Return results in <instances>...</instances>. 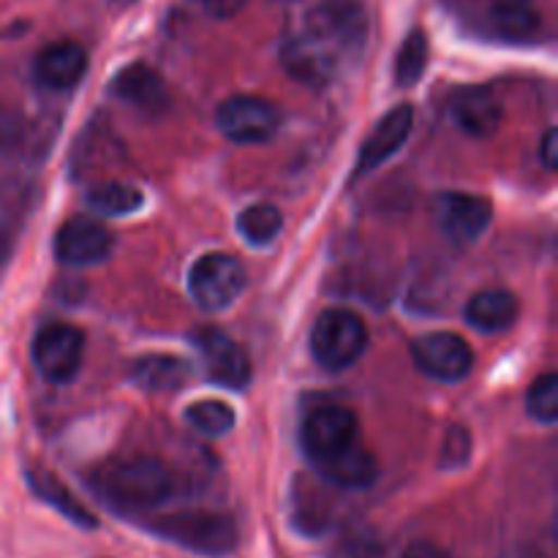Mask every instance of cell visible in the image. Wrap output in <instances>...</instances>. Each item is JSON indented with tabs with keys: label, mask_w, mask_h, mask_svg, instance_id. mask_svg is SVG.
<instances>
[{
	"label": "cell",
	"mask_w": 558,
	"mask_h": 558,
	"mask_svg": "<svg viewBox=\"0 0 558 558\" xmlns=\"http://www.w3.org/2000/svg\"><path fill=\"white\" fill-rule=\"evenodd\" d=\"M87 485L101 501L120 512L161 507L174 494V480L158 458H114L87 474Z\"/></svg>",
	"instance_id": "1"
},
{
	"label": "cell",
	"mask_w": 558,
	"mask_h": 558,
	"mask_svg": "<svg viewBox=\"0 0 558 558\" xmlns=\"http://www.w3.org/2000/svg\"><path fill=\"white\" fill-rule=\"evenodd\" d=\"M153 534L202 556H227L238 548V526L229 515L210 510H185L158 515L147 523Z\"/></svg>",
	"instance_id": "2"
},
{
	"label": "cell",
	"mask_w": 558,
	"mask_h": 558,
	"mask_svg": "<svg viewBox=\"0 0 558 558\" xmlns=\"http://www.w3.org/2000/svg\"><path fill=\"white\" fill-rule=\"evenodd\" d=\"M368 349V325L349 308H327L311 330V354L325 371H347Z\"/></svg>",
	"instance_id": "3"
},
{
	"label": "cell",
	"mask_w": 558,
	"mask_h": 558,
	"mask_svg": "<svg viewBox=\"0 0 558 558\" xmlns=\"http://www.w3.org/2000/svg\"><path fill=\"white\" fill-rule=\"evenodd\" d=\"M305 36L332 54H357L368 36V16L360 0H322L305 20Z\"/></svg>",
	"instance_id": "4"
},
{
	"label": "cell",
	"mask_w": 558,
	"mask_h": 558,
	"mask_svg": "<svg viewBox=\"0 0 558 558\" xmlns=\"http://www.w3.org/2000/svg\"><path fill=\"white\" fill-rule=\"evenodd\" d=\"M245 267L234 256L205 254L191 265L189 292L202 311H227L245 289Z\"/></svg>",
	"instance_id": "5"
},
{
	"label": "cell",
	"mask_w": 558,
	"mask_h": 558,
	"mask_svg": "<svg viewBox=\"0 0 558 558\" xmlns=\"http://www.w3.org/2000/svg\"><path fill=\"white\" fill-rule=\"evenodd\" d=\"M216 125L227 140L238 145H259L272 140L281 129V109L262 96H229L218 107Z\"/></svg>",
	"instance_id": "6"
},
{
	"label": "cell",
	"mask_w": 558,
	"mask_h": 558,
	"mask_svg": "<svg viewBox=\"0 0 558 558\" xmlns=\"http://www.w3.org/2000/svg\"><path fill=\"white\" fill-rule=\"evenodd\" d=\"M360 420L352 409L325 407L316 409L305 417L303 430H300V445L314 466L325 463L327 458L338 456L349 445L357 441Z\"/></svg>",
	"instance_id": "7"
},
{
	"label": "cell",
	"mask_w": 558,
	"mask_h": 558,
	"mask_svg": "<svg viewBox=\"0 0 558 558\" xmlns=\"http://www.w3.org/2000/svg\"><path fill=\"white\" fill-rule=\"evenodd\" d=\"M194 347L199 352L205 374L213 385L227 390H245L251 381V360L245 349L223 330L205 327L194 332Z\"/></svg>",
	"instance_id": "8"
},
{
	"label": "cell",
	"mask_w": 558,
	"mask_h": 558,
	"mask_svg": "<svg viewBox=\"0 0 558 558\" xmlns=\"http://www.w3.org/2000/svg\"><path fill=\"white\" fill-rule=\"evenodd\" d=\"M414 365L436 381H461L472 374L474 352L456 332H428L412 343Z\"/></svg>",
	"instance_id": "9"
},
{
	"label": "cell",
	"mask_w": 558,
	"mask_h": 558,
	"mask_svg": "<svg viewBox=\"0 0 558 558\" xmlns=\"http://www.w3.org/2000/svg\"><path fill=\"white\" fill-rule=\"evenodd\" d=\"M85 338L71 325H47L33 341L36 371L52 385H65L76 376L82 363Z\"/></svg>",
	"instance_id": "10"
},
{
	"label": "cell",
	"mask_w": 558,
	"mask_h": 558,
	"mask_svg": "<svg viewBox=\"0 0 558 558\" xmlns=\"http://www.w3.org/2000/svg\"><path fill=\"white\" fill-rule=\"evenodd\" d=\"M494 221V207L485 196L447 191L436 199V223L441 234L456 245H472Z\"/></svg>",
	"instance_id": "11"
},
{
	"label": "cell",
	"mask_w": 558,
	"mask_h": 558,
	"mask_svg": "<svg viewBox=\"0 0 558 558\" xmlns=\"http://www.w3.org/2000/svg\"><path fill=\"white\" fill-rule=\"evenodd\" d=\"M112 232L96 218H69L54 234V259L65 267H90L112 254Z\"/></svg>",
	"instance_id": "12"
},
{
	"label": "cell",
	"mask_w": 558,
	"mask_h": 558,
	"mask_svg": "<svg viewBox=\"0 0 558 558\" xmlns=\"http://www.w3.org/2000/svg\"><path fill=\"white\" fill-rule=\"evenodd\" d=\"M412 129H414L412 104H398L396 109H390V112L374 125V131L365 136L363 145H360L357 161H354V178H363V174L374 172L376 167L390 161V158L401 150L403 142L412 136Z\"/></svg>",
	"instance_id": "13"
},
{
	"label": "cell",
	"mask_w": 558,
	"mask_h": 558,
	"mask_svg": "<svg viewBox=\"0 0 558 558\" xmlns=\"http://www.w3.org/2000/svg\"><path fill=\"white\" fill-rule=\"evenodd\" d=\"M87 71V52L76 41H58L44 47L33 60V76L47 90H71Z\"/></svg>",
	"instance_id": "14"
},
{
	"label": "cell",
	"mask_w": 558,
	"mask_h": 558,
	"mask_svg": "<svg viewBox=\"0 0 558 558\" xmlns=\"http://www.w3.org/2000/svg\"><path fill=\"white\" fill-rule=\"evenodd\" d=\"M109 90H112L120 101L140 109L142 114H161L169 104V93L161 74L145 63H131L125 65L123 71H118L112 85H109Z\"/></svg>",
	"instance_id": "15"
},
{
	"label": "cell",
	"mask_w": 558,
	"mask_h": 558,
	"mask_svg": "<svg viewBox=\"0 0 558 558\" xmlns=\"http://www.w3.org/2000/svg\"><path fill=\"white\" fill-rule=\"evenodd\" d=\"M501 101L490 87H463L452 98V118H456L458 129L466 131L469 136H490L501 123Z\"/></svg>",
	"instance_id": "16"
},
{
	"label": "cell",
	"mask_w": 558,
	"mask_h": 558,
	"mask_svg": "<svg viewBox=\"0 0 558 558\" xmlns=\"http://www.w3.org/2000/svg\"><path fill=\"white\" fill-rule=\"evenodd\" d=\"M281 60L294 80L311 87L327 85V82L332 80V74H336V65H338L336 54L308 36L292 38V41L283 47Z\"/></svg>",
	"instance_id": "17"
},
{
	"label": "cell",
	"mask_w": 558,
	"mask_h": 558,
	"mask_svg": "<svg viewBox=\"0 0 558 558\" xmlns=\"http://www.w3.org/2000/svg\"><path fill=\"white\" fill-rule=\"evenodd\" d=\"M316 472L322 474V480L336 485V488L363 490L376 483V477H379V463H376L374 452H368L363 445L354 441V445H349L347 450H341L338 456L327 458L325 463H319Z\"/></svg>",
	"instance_id": "18"
},
{
	"label": "cell",
	"mask_w": 558,
	"mask_h": 558,
	"mask_svg": "<svg viewBox=\"0 0 558 558\" xmlns=\"http://www.w3.org/2000/svg\"><path fill=\"white\" fill-rule=\"evenodd\" d=\"M131 381L147 392H174L191 376L189 363L174 354H145L131 363Z\"/></svg>",
	"instance_id": "19"
},
{
	"label": "cell",
	"mask_w": 558,
	"mask_h": 558,
	"mask_svg": "<svg viewBox=\"0 0 558 558\" xmlns=\"http://www.w3.org/2000/svg\"><path fill=\"white\" fill-rule=\"evenodd\" d=\"M518 298L507 289H483L466 303V322L474 330L501 332L515 325L518 319Z\"/></svg>",
	"instance_id": "20"
},
{
	"label": "cell",
	"mask_w": 558,
	"mask_h": 558,
	"mask_svg": "<svg viewBox=\"0 0 558 558\" xmlns=\"http://www.w3.org/2000/svg\"><path fill=\"white\" fill-rule=\"evenodd\" d=\"M490 25L510 41H523L539 31V11L534 0H494Z\"/></svg>",
	"instance_id": "21"
},
{
	"label": "cell",
	"mask_w": 558,
	"mask_h": 558,
	"mask_svg": "<svg viewBox=\"0 0 558 558\" xmlns=\"http://www.w3.org/2000/svg\"><path fill=\"white\" fill-rule=\"evenodd\" d=\"M27 480H31L33 494H36L38 499L47 501L49 507H54V510H58L63 518H69L71 523H76V526H82V529L96 526V518H93L90 512H87L85 507H82L80 501L71 496V490L65 488L60 480H54L52 474L31 472V474H27Z\"/></svg>",
	"instance_id": "22"
},
{
	"label": "cell",
	"mask_w": 558,
	"mask_h": 558,
	"mask_svg": "<svg viewBox=\"0 0 558 558\" xmlns=\"http://www.w3.org/2000/svg\"><path fill=\"white\" fill-rule=\"evenodd\" d=\"M87 205L101 216H131L145 205V196L140 189L129 183H101L87 191Z\"/></svg>",
	"instance_id": "23"
},
{
	"label": "cell",
	"mask_w": 558,
	"mask_h": 558,
	"mask_svg": "<svg viewBox=\"0 0 558 558\" xmlns=\"http://www.w3.org/2000/svg\"><path fill=\"white\" fill-rule=\"evenodd\" d=\"M281 227H283L281 210L272 205H265V202H262V205L245 207L238 218L240 234H243L245 243L251 245L272 243V240L281 234Z\"/></svg>",
	"instance_id": "24"
},
{
	"label": "cell",
	"mask_w": 558,
	"mask_h": 558,
	"mask_svg": "<svg viewBox=\"0 0 558 558\" xmlns=\"http://www.w3.org/2000/svg\"><path fill=\"white\" fill-rule=\"evenodd\" d=\"M425 65H428V38H425L423 31L414 27V31L403 38L401 49H398L396 82L401 87L417 85L420 76L425 74Z\"/></svg>",
	"instance_id": "25"
},
{
	"label": "cell",
	"mask_w": 558,
	"mask_h": 558,
	"mask_svg": "<svg viewBox=\"0 0 558 558\" xmlns=\"http://www.w3.org/2000/svg\"><path fill=\"white\" fill-rule=\"evenodd\" d=\"M185 423L202 436H223L234 428V412L223 401H194L185 409Z\"/></svg>",
	"instance_id": "26"
},
{
	"label": "cell",
	"mask_w": 558,
	"mask_h": 558,
	"mask_svg": "<svg viewBox=\"0 0 558 558\" xmlns=\"http://www.w3.org/2000/svg\"><path fill=\"white\" fill-rule=\"evenodd\" d=\"M526 412L537 423L554 425L558 420V376L543 374L532 381L526 396Z\"/></svg>",
	"instance_id": "27"
},
{
	"label": "cell",
	"mask_w": 558,
	"mask_h": 558,
	"mask_svg": "<svg viewBox=\"0 0 558 558\" xmlns=\"http://www.w3.org/2000/svg\"><path fill=\"white\" fill-rule=\"evenodd\" d=\"M472 456V436L466 428L456 425L445 434V447H441V466L445 469H461L469 463Z\"/></svg>",
	"instance_id": "28"
},
{
	"label": "cell",
	"mask_w": 558,
	"mask_h": 558,
	"mask_svg": "<svg viewBox=\"0 0 558 558\" xmlns=\"http://www.w3.org/2000/svg\"><path fill=\"white\" fill-rule=\"evenodd\" d=\"M194 3L213 20H229V16L240 14L248 0H194Z\"/></svg>",
	"instance_id": "29"
},
{
	"label": "cell",
	"mask_w": 558,
	"mask_h": 558,
	"mask_svg": "<svg viewBox=\"0 0 558 558\" xmlns=\"http://www.w3.org/2000/svg\"><path fill=\"white\" fill-rule=\"evenodd\" d=\"M401 558H450L439 545L428 543V539H414V543L407 545Z\"/></svg>",
	"instance_id": "30"
},
{
	"label": "cell",
	"mask_w": 558,
	"mask_h": 558,
	"mask_svg": "<svg viewBox=\"0 0 558 558\" xmlns=\"http://www.w3.org/2000/svg\"><path fill=\"white\" fill-rule=\"evenodd\" d=\"M543 161L548 167V172L558 169V131L548 129L543 136Z\"/></svg>",
	"instance_id": "31"
},
{
	"label": "cell",
	"mask_w": 558,
	"mask_h": 558,
	"mask_svg": "<svg viewBox=\"0 0 558 558\" xmlns=\"http://www.w3.org/2000/svg\"><path fill=\"white\" fill-rule=\"evenodd\" d=\"M9 251H11L9 240H5L3 234H0V270H3V265H5V262H9Z\"/></svg>",
	"instance_id": "32"
}]
</instances>
